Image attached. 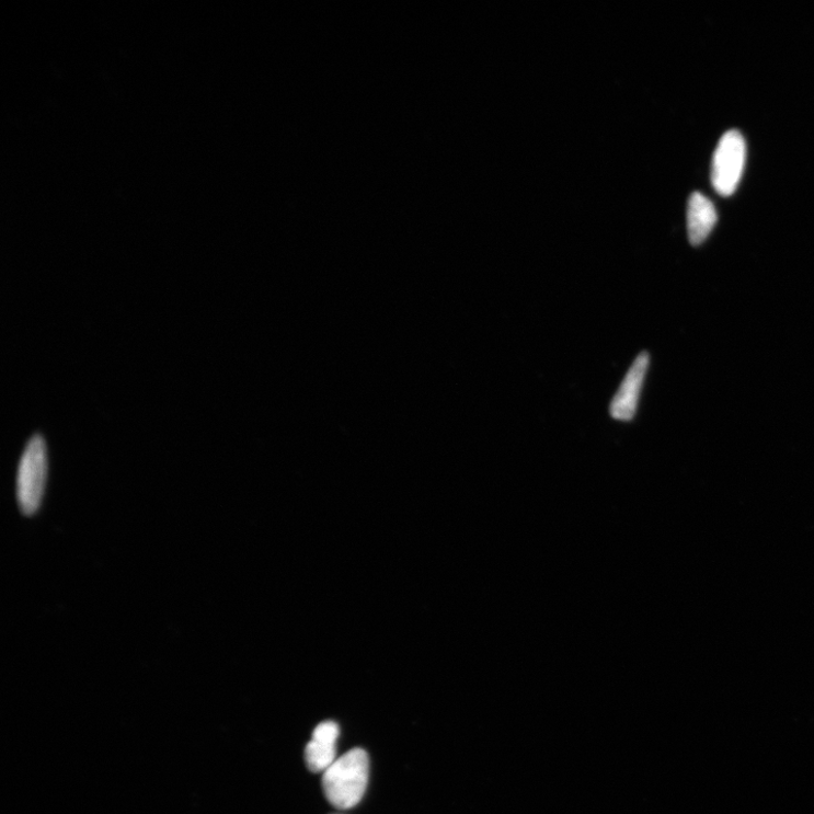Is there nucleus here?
I'll return each mask as SVG.
<instances>
[{"instance_id": "3", "label": "nucleus", "mask_w": 814, "mask_h": 814, "mask_svg": "<svg viewBox=\"0 0 814 814\" xmlns=\"http://www.w3.org/2000/svg\"><path fill=\"white\" fill-rule=\"evenodd\" d=\"M747 146L745 137L737 130L725 133L714 153L712 185L724 197L733 195L745 170Z\"/></svg>"}, {"instance_id": "5", "label": "nucleus", "mask_w": 814, "mask_h": 814, "mask_svg": "<svg viewBox=\"0 0 814 814\" xmlns=\"http://www.w3.org/2000/svg\"><path fill=\"white\" fill-rule=\"evenodd\" d=\"M340 727L333 721L318 724L305 750V760L312 772H324L336 761Z\"/></svg>"}, {"instance_id": "1", "label": "nucleus", "mask_w": 814, "mask_h": 814, "mask_svg": "<svg viewBox=\"0 0 814 814\" xmlns=\"http://www.w3.org/2000/svg\"><path fill=\"white\" fill-rule=\"evenodd\" d=\"M368 781V754L360 748L352 749L324 771L325 798L339 810L352 809L363 800Z\"/></svg>"}, {"instance_id": "2", "label": "nucleus", "mask_w": 814, "mask_h": 814, "mask_svg": "<svg viewBox=\"0 0 814 814\" xmlns=\"http://www.w3.org/2000/svg\"><path fill=\"white\" fill-rule=\"evenodd\" d=\"M47 472V445L41 435H35L27 443L18 470V503L24 515H33L39 509L44 498Z\"/></svg>"}, {"instance_id": "6", "label": "nucleus", "mask_w": 814, "mask_h": 814, "mask_svg": "<svg viewBox=\"0 0 814 814\" xmlns=\"http://www.w3.org/2000/svg\"><path fill=\"white\" fill-rule=\"evenodd\" d=\"M688 236L692 245H700L718 223V211L710 198L693 193L688 203Z\"/></svg>"}, {"instance_id": "4", "label": "nucleus", "mask_w": 814, "mask_h": 814, "mask_svg": "<svg viewBox=\"0 0 814 814\" xmlns=\"http://www.w3.org/2000/svg\"><path fill=\"white\" fill-rule=\"evenodd\" d=\"M650 367V354L642 352L628 370L611 405L610 414L618 421H630L639 408L642 388Z\"/></svg>"}]
</instances>
